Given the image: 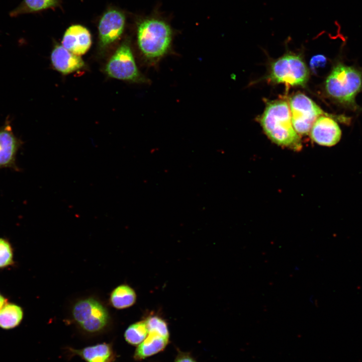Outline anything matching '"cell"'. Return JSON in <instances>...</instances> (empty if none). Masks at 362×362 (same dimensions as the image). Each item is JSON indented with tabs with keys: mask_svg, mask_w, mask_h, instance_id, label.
I'll list each match as a JSON object with an SVG mask.
<instances>
[{
	"mask_svg": "<svg viewBox=\"0 0 362 362\" xmlns=\"http://www.w3.org/2000/svg\"><path fill=\"white\" fill-rule=\"evenodd\" d=\"M71 353L79 356L86 362H111L114 358L112 346L102 343L81 349L69 348Z\"/></svg>",
	"mask_w": 362,
	"mask_h": 362,
	"instance_id": "13",
	"label": "cell"
},
{
	"mask_svg": "<svg viewBox=\"0 0 362 362\" xmlns=\"http://www.w3.org/2000/svg\"><path fill=\"white\" fill-rule=\"evenodd\" d=\"M168 342L165 338L154 332H149L146 338L139 344L134 353V358L141 360L163 350Z\"/></svg>",
	"mask_w": 362,
	"mask_h": 362,
	"instance_id": "14",
	"label": "cell"
},
{
	"mask_svg": "<svg viewBox=\"0 0 362 362\" xmlns=\"http://www.w3.org/2000/svg\"><path fill=\"white\" fill-rule=\"evenodd\" d=\"M22 144V141L14 134L10 122L7 121L0 127V168L18 169L16 155Z\"/></svg>",
	"mask_w": 362,
	"mask_h": 362,
	"instance_id": "10",
	"label": "cell"
},
{
	"mask_svg": "<svg viewBox=\"0 0 362 362\" xmlns=\"http://www.w3.org/2000/svg\"><path fill=\"white\" fill-rule=\"evenodd\" d=\"M72 314L77 324L89 333L101 332L107 326L110 320L106 308L94 298L76 302L72 308Z\"/></svg>",
	"mask_w": 362,
	"mask_h": 362,
	"instance_id": "5",
	"label": "cell"
},
{
	"mask_svg": "<svg viewBox=\"0 0 362 362\" xmlns=\"http://www.w3.org/2000/svg\"><path fill=\"white\" fill-rule=\"evenodd\" d=\"M289 105L293 127L299 135L308 134L317 118L328 114L301 93H297L291 97Z\"/></svg>",
	"mask_w": 362,
	"mask_h": 362,
	"instance_id": "6",
	"label": "cell"
},
{
	"mask_svg": "<svg viewBox=\"0 0 362 362\" xmlns=\"http://www.w3.org/2000/svg\"><path fill=\"white\" fill-rule=\"evenodd\" d=\"M8 302V300L0 293V309Z\"/></svg>",
	"mask_w": 362,
	"mask_h": 362,
	"instance_id": "23",
	"label": "cell"
},
{
	"mask_svg": "<svg viewBox=\"0 0 362 362\" xmlns=\"http://www.w3.org/2000/svg\"><path fill=\"white\" fill-rule=\"evenodd\" d=\"M58 0H23L10 13L11 17L39 12L58 6Z\"/></svg>",
	"mask_w": 362,
	"mask_h": 362,
	"instance_id": "17",
	"label": "cell"
},
{
	"mask_svg": "<svg viewBox=\"0 0 362 362\" xmlns=\"http://www.w3.org/2000/svg\"><path fill=\"white\" fill-rule=\"evenodd\" d=\"M324 89L328 97L338 104L359 110L355 98L362 91V69L338 62L325 79Z\"/></svg>",
	"mask_w": 362,
	"mask_h": 362,
	"instance_id": "2",
	"label": "cell"
},
{
	"mask_svg": "<svg viewBox=\"0 0 362 362\" xmlns=\"http://www.w3.org/2000/svg\"><path fill=\"white\" fill-rule=\"evenodd\" d=\"M53 67L61 73L66 74L81 69L84 63L81 58L65 48L62 45H56L51 54Z\"/></svg>",
	"mask_w": 362,
	"mask_h": 362,
	"instance_id": "12",
	"label": "cell"
},
{
	"mask_svg": "<svg viewBox=\"0 0 362 362\" xmlns=\"http://www.w3.org/2000/svg\"><path fill=\"white\" fill-rule=\"evenodd\" d=\"M23 316L21 306L7 302L0 309V327L4 329L14 328L21 323Z\"/></svg>",
	"mask_w": 362,
	"mask_h": 362,
	"instance_id": "15",
	"label": "cell"
},
{
	"mask_svg": "<svg viewBox=\"0 0 362 362\" xmlns=\"http://www.w3.org/2000/svg\"><path fill=\"white\" fill-rule=\"evenodd\" d=\"M174 362H196L193 358L188 355H182L178 357Z\"/></svg>",
	"mask_w": 362,
	"mask_h": 362,
	"instance_id": "22",
	"label": "cell"
},
{
	"mask_svg": "<svg viewBox=\"0 0 362 362\" xmlns=\"http://www.w3.org/2000/svg\"><path fill=\"white\" fill-rule=\"evenodd\" d=\"M326 62V58L324 55H317L311 58L310 67L313 71L316 72L318 69L324 67Z\"/></svg>",
	"mask_w": 362,
	"mask_h": 362,
	"instance_id": "21",
	"label": "cell"
},
{
	"mask_svg": "<svg viewBox=\"0 0 362 362\" xmlns=\"http://www.w3.org/2000/svg\"><path fill=\"white\" fill-rule=\"evenodd\" d=\"M309 71L299 55L287 53L273 61L268 75L270 81L291 86H304L308 80Z\"/></svg>",
	"mask_w": 362,
	"mask_h": 362,
	"instance_id": "4",
	"label": "cell"
},
{
	"mask_svg": "<svg viewBox=\"0 0 362 362\" xmlns=\"http://www.w3.org/2000/svg\"><path fill=\"white\" fill-rule=\"evenodd\" d=\"M338 118L342 122H349L350 118L344 116H332L329 114L319 117L310 130V136L317 144L331 147L336 145L340 140L342 132L339 126L334 119Z\"/></svg>",
	"mask_w": 362,
	"mask_h": 362,
	"instance_id": "8",
	"label": "cell"
},
{
	"mask_svg": "<svg viewBox=\"0 0 362 362\" xmlns=\"http://www.w3.org/2000/svg\"><path fill=\"white\" fill-rule=\"evenodd\" d=\"M148 333L147 324L144 320L130 325L125 332L124 337L129 344L137 345L144 341Z\"/></svg>",
	"mask_w": 362,
	"mask_h": 362,
	"instance_id": "18",
	"label": "cell"
},
{
	"mask_svg": "<svg viewBox=\"0 0 362 362\" xmlns=\"http://www.w3.org/2000/svg\"><path fill=\"white\" fill-rule=\"evenodd\" d=\"M172 31L168 23L156 17L141 20L137 26L138 47L145 58L153 62L163 56L169 50Z\"/></svg>",
	"mask_w": 362,
	"mask_h": 362,
	"instance_id": "3",
	"label": "cell"
},
{
	"mask_svg": "<svg viewBox=\"0 0 362 362\" xmlns=\"http://www.w3.org/2000/svg\"><path fill=\"white\" fill-rule=\"evenodd\" d=\"M149 332H156L163 337L169 339V332L166 322L161 318L153 316L146 320Z\"/></svg>",
	"mask_w": 362,
	"mask_h": 362,
	"instance_id": "20",
	"label": "cell"
},
{
	"mask_svg": "<svg viewBox=\"0 0 362 362\" xmlns=\"http://www.w3.org/2000/svg\"><path fill=\"white\" fill-rule=\"evenodd\" d=\"M134 290L126 285H121L113 290L110 295V302L117 309H123L132 306L136 302Z\"/></svg>",
	"mask_w": 362,
	"mask_h": 362,
	"instance_id": "16",
	"label": "cell"
},
{
	"mask_svg": "<svg viewBox=\"0 0 362 362\" xmlns=\"http://www.w3.org/2000/svg\"><path fill=\"white\" fill-rule=\"evenodd\" d=\"M259 122L266 136L275 143L295 151L302 149L301 138L293 127L286 101L267 102Z\"/></svg>",
	"mask_w": 362,
	"mask_h": 362,
	"instance_id": "1",
	"label": "cell"
},
{
	"mask_svg": "<svg viewBox=\"0 0 362 362\" xmlns=\"http://www.w3.org/2000/svg\"><path fill=\"white\" fill-rule=\"evenodd\" d=\"M14 251L10 242L0 237V269L13 265Z\"/></svg>",
	"mask_w": 362,
	"mask_h": 362,
	"instance_id": "19",
	"label": "cell"
},
{
	"mask_svg": "<svg viewBox=\"0 0 362 362\" xmlns=\"http://www.w3.org/2000/svg\"><path fill=\"white\" fill-rule=\"evenodd\" d=\"M62 44L71 53L80 56L89 49L92 44L91 35L85 27L80 25H73L65 32Z\"/></svg>",
	"mask_w": 362,
	"mask_h": 362,
	"instance_id": "11",
	"label": "cell"
},
{
	"mask_svg": "<svg viewBox=\"0 0 362 362\" xmlns=\"http://www.w3.org/2000/svg\"><path fill=\"white\" fill-rule=\"evenodd\" d=\"M105 71L110 77L123 80L144 81L135 62L128 41L117 49L107 63Z\"/></svg>",
	"mask_w": 362,
	"mask_h": 362,
	"instance_id": "7",
	"label": "cell"
},
{
	"mask_svg": "<svg viewBox=\"0 0 362 362\" xmlns=\"http://www.w3.org/2000/svg\"><path fill=\"white\" fill-rule=\"evenodd\" d=\"M125 25V16L121 11L111 9L102 16L99 23L100 45L107 47L117 40L123 33Z\"/></svg>",
	"mask_w": 362,
	"mask_h": 362,
	"instance_id": "9",
	"label": "cell"
}]
</instances>
